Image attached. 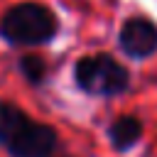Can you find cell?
<instances>
[{"label": "cell", "mask_w": 157, "mask_h": 157, "mask_svg": "<svg viewBox=\"0 0 157 157\" xmlns=\"http://www.w3.org/2000/svg\"><path fill=\"white\" fill-rule=\"evenodd\" d=\"M0 145L12 157H52L56 147V132L32 120L22 108L0 103Z\"/></svg>", "instance_id": "6da1fadb"}, {"label": "cell", "mask_w": 157, "mask_h": 157, "mask_svg": "<svg viewBox=\"0 0 157 157\" xmlns=\"http://www.w3.org/2000/svg\"><path fill=\"white\" fill-rule=\"evenodd\" d=\"M0 32L7 42L20 47H37L56 34V17L47 5L20 2L10 7L0 20Z\"/></svg>", "instance_id": "7a4b0ae2"}, {"label": "cell", "mask_w": 157, "mask_h": 157, "mask_svg": "<svg viewBox=\"0 0 157 157\" xmlns=\"http://www.w3.org/2000/svg\"><path fill=\"white\" fill-rule=\"evenodd\" d=\"M128 71L108 54L83 56L76 64V83L96 96H113L128 88Z\"/></svg>", "instance_id": "3957f363"}, {"label": "cell", "mask_w": 157, "mask_h": 157, "mask_svg": "<svg viewBox=\"0 0 157 157\" xmlns=\"http://www.w3.org/2000/svg\"><path fill=\"white\" fill-rule=\"evenodd\" d=\"M120 47L135 59H145L157 49V25L145 17H132L120 29Z\"/></svg>", "instance_id": "277c9868"}, {"label": "cell", "mask_w": 157, "mask_h": 157, "mask_svg": "<svg viewBox=\"0 0 157 157\" xmlns=\"http://www.w3.org/2000/svg\"><path fill=\"white\" fill-rule=\"evenodd\" d=\"M110 142L118 147V150H128V147H132L137 140H140V135H142V125H140V120L137 118H132V115H123V118H118L113 125H110Z\"/></svg>", "instance_id": "5b68a950"}, {"label": "cell", "mask_w": 157, "mask_h": 157, "mask_svg": "<svg viewBox=\"0 0 157 157\" xmlns=\"http://www.w3.org/2000/svg\"><path fill=\"white\" fill-rule=\"evenodd\" d=\"M20 69H22V74L29 78V81H42L44 78V61L39 59V56H34V54H27V56H22V61H20Z\"/></svg>", "instance_id": "8992f818"}]
</instances>
